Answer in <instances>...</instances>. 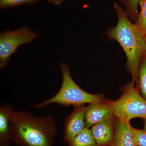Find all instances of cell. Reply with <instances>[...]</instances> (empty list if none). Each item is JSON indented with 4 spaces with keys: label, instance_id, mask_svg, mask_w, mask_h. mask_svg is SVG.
Listing matches in <instances>:
<instances>
[{
    "label": "cell",
    "instance_id": "6da1fadb",
    "mask_svg": "<svg viewBox=\"0 0 146 146\" xmlns=\"http://www.w3.org/2000/svg\"><path fill=\"white\" fill-rule=\"evenodd\" d=\"M11 141L21 146H52L57 132L51 115L39 117L26 111H13L10 119Z\"/></svg>",
    "mask_w": 146,
    "mask_h": 146
},
{
    "label": "cell",
    "instance_id": "7a4b0ae2",
    "mask_svg": "<svg viewBox=\"0 0 146 146\" xmlns=\"http://www.w3.org/2000/svg\"><path fill=\"white\" fill-rule=\"evenodd\" d=\"M114 8L118 20L114 27L107 33L110 39L119 42L126 56L127 68L137 85L138 73L141 61L146 51V36L135 24L129 19L125 11L117 3H114Z\"/></svg>",
    "mask_w": 146,
    "mask_h": 146
},
{
    "label": "cell",
    "instance_id": "3957f363",
    "mask_svg": "<svg viewBox=\"0 0 146 146\" xmlns=\"http://www.w3.org/2000/svg\"><path fill=\"white\" fill-rule=\"evenodd\" d=\"M62 83L60 90L54 96L41 103L35 105L34 108H41L52 104L63 106H74L86 104L98 103L108 100L102 94H92L81 89L73 80L69 66L65 63L60 64Z\"/></svg>",
    "mask_w": 146,
    "mask_h": 146
},
{
    "label": "cell",
    "instance_id": "277c9868",
    "mask_svg": "<svg viewBox=\"0 0 146 146\" xmlns=\"http://www.w3.org/2000/svg\"><path fill=\"white\" fill-rule=\"evenodd\" d=\"M134 84L132 81L122 87L120 98L110 101L115 117L125 122L134 118L146 119V100Z\"/></svg>",
    "mask_w": 146,
    "mask_h": 146
},
{
    "label": "cell",
    "instance_id": "5b68a950",
    "mask_svg": "<svg viewBox=\"0 0 146 146\" xmlns=\"http://www.w3.org/2000/svg\"><path fill=\"white\" fill-rule=\"evenodd\" d=\"M37 34L28 27H24L16 30H7L0 34V68L6 67L11 55L18 47L34 41Z\"/></svg>",
    "mask_w": 146,
    "mask_h": 146
},
{
    "label": "cell",
    "instance_id": "8992f818",
    "mask_svg": "<svg viewBox=\"0 0 146 146\" xmlns=\"http://www.w3.org/2000/svg\"><path fill=\"white\" fill-rule=\"evenodd\" d=\"M117 120L114 115L91 127L97 146H114Z\"/></svg>",
    "mask_w": 146,
    "mask_h": 146
},
{
    "label": "cell",
    "instance_id": "52a82bcc",
    "mask_svg": "<svg viewBox=\"0 0 146 146\" xmlns=\"http://www.w3.org/2000/svg\"><path fill=\"white\" fill-rule=\"evenodd\" d=\"M84 105L74 106L73 112L65 120L63 139L68 143L86 127Z\"/></svg>",
    "mask_w": 146,
    "mask_h": 146
},
{
    "label": "cell",
    "instance_id": "ba28073f",
    "mask_svg": "<svg viewBox=\"0 0 146 146\" xmlns=\"http://www.w3.org/2000/svg\"><path fill=\"white\" fill-rule=\"evenodd\" d=\"M114 115L113 108L110 101L98 103L90 104L85 108L86 127L90 128L95 124Z\"/></svg>",
    "mask_w": 146,
    "mask_h": 146
},
{
    "label": "cell",
    "instance_id": "9c48e42d",
    "mask_svg": "<svg viewBox=\"0 0 146 146\" xmlns=\"http://www.w3.org/2000/svg\"><path fill=\"white\" fill-rule=\"evenodd\" d=\"M12 108L8 105H1L0 107V146H10L11 137L10 119L13 112Z\"/></svg>",
    "mask_w": 146,
    "mask_h": 146
},
{
    "label": "cell",
    "instance_id": "30bf717a",
    "mask_svg": "<svg viewBox=\"0 0 146 146\" xmlns=\"http://www.w3.org/2000/svg\"><path fill=\"white\" fill-rule=\"evenodd\" d=\"M130 123L117 118L114 146H136L133 141Z\"/></svg>",
    "mask_w": 146,
    "mask_h": 146
},
{
    "label": "cell",
    "instance_id": "8fae6325",
    "mask_svg": "<svg viewBox=\"0 0 146 146\" xmlns=\"http://www.w3.org/2000/svg\"><path fill=\"white\" fill-rule=\"evenodd\" d=\"M68 144V146H97L91 129L86 127Z\"/></svg>",
    "mask_w": 146,
    "mask_h": 146
},
{
    "label": "cell",
    "instance_id": "7c38bea8",
    "mask_svg": "<svg viewBox=\"0 0 146 146\" xmlns=\"http://www.w3.org/2000/svg\"><path fill=\"white\" fill-rule=\"evenodd\" d=\"M136 86L142 96L146 100V56H144L141 61L138 73Z\"/></svg>",
    "mask_w": 146,
    "mask_h": 146
},
{
    "label": "cell",
    "instance_id": "4fadbf2b",
    "mask_svg": "<svg viewBox=\"0 0 146 146\" xmlns=\"http://www.w3.org/2000/svg\"><path fill=\"white\" fill-rule=\"evenodd\" d=\"M139 5L141 11L138 14L135 24L146 36V0H140Z\"/></svg>",
    "mask_w": 146,
    "mask_h": 146
},
{
    "label": "cell",
    "instance_id": "5bb4252c",
    "mask_svg": "<svg viewBox=\"0 0 146 146\" xmlns=\"http://www.w3.org/2000/svg\"><path fill=\"white\" fill-rule=\"evenodd\" d=\"M140 0H121L126 7V12L132 20H136L138 17V7Z\"/></svg>",
    "mask_w": 146,
    "mask_h": 146
},
{
    "label": "cell",
    "instance_id": "9a60e30c",
    "mask_svg": "<svg viewBox=\"0 0 146 146\" xmlns=\"http://www.w3.org/2000/svg\"><path fill=\"white\" fill-rule=\"evenodd\" d=\"M131 131L136 146H146V130L135 128L131 126Z\"/></svg>",
    "mask_w": 146,
    "mask_h": 146
},
{
    "label": "cell",
    "instance_id": "2e32d148",
    "mask_svg": "<svg viewBox=\"0 0 146 146\" xmlns=\"http://www.w3.org/2000/svg\"><path fill=\"white\" fill-rule=\"evenodd\" d=\"M39 0H0L1 8H9L25 4L34 3Z\"/></svg>",
    "mask_w": 146,
    "mask_h": 146
},
{
    "label": "cell",
    "instance_id": "e0dca14e",
    "mask_svg": "<svg viewBox=\"0 0 146 146\" xmlns=\"http://www.w3.org/2000/svg\"><path fill=\"white\" fill-rule=\"evenodd\" d=\"M51 4L59 5L63 2V0H46Z\"/></svg>",
    "mask_w": 146,
    "mask_h": 146
},
{
    "label": "cell",
    "instance_id": "ac0fdd59",
    "mask_svg": "<svg viewBox=\"0 0 146 146\" xmlns=\"http://www.w3.org/2000/svg\"><path fill=\"white\" fill-rule=\"evenodd\" d=\"M144 127H145L144 129L146 130V123H144Z\"/></svg>",
    "mask_w": 146,
    "mask_h": 146
},
{
    "label": "cell",
    "instance_id": "d6986e66",
    "mask_svg": "<svg viewBox=\"0 0 146 146\" xmlns=\"http://www.w3.org/2000/svg\"><path fill=\"white\" fill-rule=\"evenodd\" d=\"M144 123H146V119H144Z\"/></svg>",
    "mask_w": 146,
    "mask_h": 146
},
{
    "label": "cell",
    "instance_id": "ffe728a7",
    "mask_svg": "<svg viewBox=\"0 0 146 146\" xmlns=\"http://www.w3.org/2000/svg\"><path fill=\"white\" fill-rule=\"evenodd\" d=\"M145 55L146 56V53H145Z\"/></svg>",
    "mask_w": 146,
    "mask_h": 146
}]
</instances>
